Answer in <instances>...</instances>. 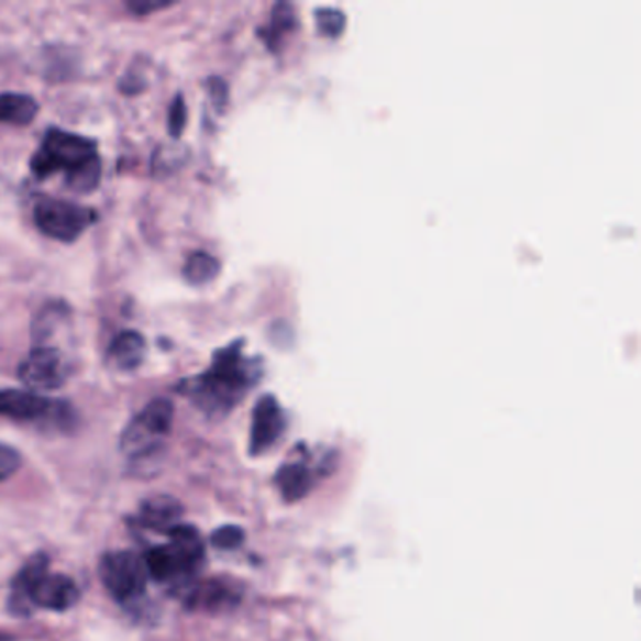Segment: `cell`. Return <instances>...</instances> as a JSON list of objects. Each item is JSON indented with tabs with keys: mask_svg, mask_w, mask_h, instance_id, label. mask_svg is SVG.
Wrapping results in <instances>:
<instances>
[{
	"mask_svg": "<svg viewBox=\"0 0 641 641\" xmlns=\"http://www.w3.org/2000/svg\"><path fill=\"white\" fill-rule=\"evenodd\" d=\"M206 561V545L192 524L179 523L168 532V544L151 548L143 555L151 579L169 585L175 593L192 583Z\"/></svg>",
	"mask_w": 641,
	"mask_h": 641,
	"instance_id": "obj_3",
	"label": "cell"
},
{
	"mask_svg": "<svg viewBox=\"0 0 641 641\" xmlns=\"http://www.w3.org/2000/svg\"><path fill=\"white\" fill-rule=\"evenodd\" d=\"M0 641H7L4 640V636L0 634Z\"/></svg>",
	"mask_w": 641,
	"mask_h": 641,
	"instance_id": "obj_25",
	"label": "cell"
},
{
	"mask_svg": "<svg viewBox=\"0 0 641 641\" xmlns=\"http://www.w3.org/2000/svg\"><path fill=\"white\" fill-rule=\"evenodd\" d=\"M221 272V262L209 253L198 251L188 256L187 264L183 267V275L190 285H206L213 280Z\"/></svg>",
	"mask_w": 641,
	"mask_h": 641,
	"instance_id": "obj_17",
	"label": "cell"
},
{
	"mask_svg": "<svg viewBox=\"0 0 641 641\" xmlns=\"http://www.w3.org/2000/svg\"><path fill=\"white\" fill-rule=\"evenodd\" d=\"M259 375V360L246 357L243 341H235L217 350L208 371L185 378L177 391L208 416H226L258 383Z\"/></svg>",
	"mask_w": 641,
	"mask_h": 641,
	"instance_id": "obj_1",
	"label": "cell"
},
{
	"mask_svg": "<svg viewBox=\"0 0 641 641\" xmlns=\"http://www.w3.org/2000/svg\"><path fill=\"white\" fill-rule=\"evenodd\" d=\"M78 585L70 577L49 572V557L36 553L21 568L12 583L10 604L15 614H29L31 608H46L65 611L78 603Z\"/></svg>",
	"mask_w": 641,
	"mask_h": 641,
	"instance_id": "obj_4",
	"label": "cell"
},
{
	"mask_svg": "<svg viewBox=\"0 0 641 641\" xmlns=\"http://www.w3.org/2000/svg\"><path fill=\"white\" fill-rule=\"evenodd\" d=\"M166 7H168V2H143V0H134V2L126 4L130 12L137 13V15H147V13L163 10Z\"/></svg>",
	"mask_w": 641,
	"mask_h": 641,
	"instance_id": "obj_23",
	"label": "cell"
},
{
	"mask_svg": "<svg viewBox=\"0 0 641 641\" xmlns=\"http://www.w3.org/2000/svg\"><path fill=\"white\" fill-rule=\"evenodd\" d=\"M21 466V455L8 444H0V482L10 478L18 473Z\"/></svg>",
	"mask_w": 641,
	"mask_h": 641,
	"instance_id": "obj_22",
	"label": "cell"
},
{
	"mask_svg": "<svg viewBox=\"0 0 641 641\" xmlns=\"http://www.w3.org/2000/svg\"><path fill=\"white\" fill-rule=\"evenodd\" d=\"M20 380L26 388L36 391H52L65 384L66 373L63 356L52 346H36L21 362Z\"/></svg>",
	"mask_w": 641,
	"mask_h": 641,
	"instance_id": "obj_9",
	"label": "cell"
},
{
	"mask_svg": "<svg viewBox=\"0 0 641 641\" xmlns=\"http://www.w3.org/2000/svg\"><path fill=\"white\" fill-rule=\"evenodd\" d=\"M40 106L33 97L21 92L0 95V123L12 126H26L38 115Z\"/></svg>",
	"mask_w": 641,
	"mask_h": 641,
	"instance_id": "obj_14",
	"label": "cell"
},
{
	"mask_svg": "<svg viewBox=\"0 0 641 641\" xmlns=\"http://www.w3.org/2000/svg\"><path fill=\"white\" fill-rule=\"evenodd\" d=\"M209 91H211V97L214 98V104L217 108H222L228 98L226 84L219 78L209 79Z\"/></svg>",
	"mask_w": 641,
	"mask_h": 641,
	"instance_id": "obj_24",
	"label": "cell"
},
{
	"mask_svg": "<svg viewBox=\"0 0 641 641\" xmlns=\"http://www.w3.org/2000/svg\"><path fill=\"white\" fill-rule=\"evenodd\" d=\"M183 508L174 497L156 495L143 500L137 512V524L147 531L164 532L168 534L172 529L181 523Z\"/></svg>",
	"mask_w": 641,
	"mask_h": 641,
	"instance_id": "obj_12",
	"label": "cell"
},
{
	"mask_svg": "<svg viewBox=\"0 0 641 641\" xmlns=\"http://www.w3.org/2000/svg\"><path fill=\"white\" fill-rule=\"evenodd\" d=\"M97 221L95 209L84 208L66 200H40L34 208V222L40 232L52 240L71 243Z\"/></svg>",
	"mask_w": 641,
	"mask_h": 641,
	"instance_id": "obj_7",
	"label": "cell"
},
{
	"mask_svg": "<svg viewBox=\"0 0 641 641\" xmlns=\"http://www.w3.org/2000/svg\"><path fill=\"white\" fill-rule=\"evenodd\" d=\"M286 418L279 402L273 396H264L256 402L251 428V454H264L279 441L285 431Z\"/></svg>",
	"mask_w": 641,
	"mask_h": 641,
	"instance_id": "obj_11",
	"label": "cell"
},
{
	"mask_svg": "<svg viewBox=\"0 0 641 641\" xmlns=\"http://www.w3.org/2000/svg\"><path fill=\"white\" fill-rule=\"evenodd\" d=\"M174 421V402L158 397L130 421L121 436V450L129 457H143L155 452L168 436Z\"/></svg>",
	"mask_w": 641,
	"mask_h": 641,
	"instance_id": "obj_6",
	"label": "cell"
},
{
	"mask_svg": "<svg viewBox=\"0 0 641 641\" xmlns=\"http://www.w3.org/2000/svg\"><path fill=\"white\" fill-rule=\"evenodd\" d=\"M100 579L117 603L124 606L136 604L143 598L150 582L142 555L134 551H110L100 561Z\"/></svg>",
	"mask_w": 641,
	"mask_h": 641,
	"instance_id": "obj_5",
	"label": "cell"
},
{
	"mask_svg": "<svg viewBox=\"0 0 641 641\" xmlns=\"http://www.w3.org/2000/svg\"><path fill=\"white\" fill-rule=\"evenodd\" d=\"M147 354V343L137 331H123L111 341L108 362L119 371H134Z\"/></svg>",
	"mask_w": 641,
	"mask_h": 641,
	"instance_id": "obj_13",
	"label": "cell"
},
{
	"mask_svg": "<svg viewBox=\"0 0 641 641\" xmlns=\"http://www.w3.org/2000/svg\"><path fill=\"white\" fill-rule=\"evenodd\" d=\"M245 540V532L240 527L235 524H226V527H221L211 534V544L217 548V550L232 551L237 550Z\"/></svg>",
	"mask_w": 641,
	"mask_h": 641,
	"instance_id": "obj_18",
	"label": "cell"
},
{
	"mask_svg": "<svg viewBox=\"0 0 641 641\" xmlns=\"http://www.w3.org/2000/svg\"><path fill=\"white\" fill-rule=\"evenodd\" d=\"M68 317V309L65 303H46L44 309L34 317L33 322V339L38 343V346H44L47 339L55 335V330L63 324V320Z\"/></svg>",
	"mask_w": 641,
	"mask_h": 641,
	"instance_id": "obj_16",
	"label": "cell"
},
{
	"mask_svg": "<svg viewBox=\"0 0 641 641\" xmlns=\"http://www.w3.org/2000/svg\"><path fill=\"white\" fill-rule=\"evenodd\" d=\"M317 21L320 31L330 36H335V34L343 31L344 23H346V18H344L343 10H338V8L322 7L317 10Z\"/></svg>",
	"mask_w": 641,
	"mask_h": 641,
	"instance_id": "obj_19",
	"label": "cell"
},
{
	"mask_svg": "<svg viewBox=\"0 0 641 641\" xmlns=\"http://www.w3.org/2000/svg\"><path fill=\"white\" fill-rule=\"evenodd\" d=\"M275 484L279 487L280 495L288 502L303 499L311 489V471L301 463H288L280 466L275 476Z\"/></svg>",
	"mask_w": 641,
	"mask_h": 641,
	"instance_id": "obj_15",
	"label": "cell"
},
{
	"mask_svg": "<svg viewBox=\"0 0 641 641\" xmlns=\"http://www.w3.org/2000/svg\"><path fill=\"white\" fill-rule=\"evenodd\" d=\"M31 169L36 177H52L65 172L68 188L85 195L100 185L102 161L97 153V143L89 137L49 129L31 161Z\"/></svg>",
	"mask_w": 641,
	"mask_h": 641,
	"instance_id": "obj_2",
	"label": "cell"
},
{
	"mask_svg": "<svg viewBox=\"0 0 641 641\" xmlns=\"http://www.w3.org/2000/svg\"><path fill=\"white\" fill-rule=\"evenodd\" d=\"M168 121L169 134L174 137L181 136L183 130L187 126V104H185V97L181 92L174 98V102L169 106Z\"/></svg>",
	"mask_w": 641,
	"mask_h": 641,
	"instance_id": "obj_21",
	"label": "cell"
},
{
	"mask_svg": "<svg viewBox=\"0 0 641 641\" xmlns=\"http://www.w3.org/2000/svg\"><path fill=\"white\" fill-rule=\"evenodd\" d=\"M291 25H294V8L288 2H277L273 8L272 31H267L266 34L269 44L275 42V34L283 33Z\"/></svg>",
	"mask_w": 641,
	"mask_h": 641,
	"instance_id": "obj_20",
	"label": "cell"
},
{
	"mask_svg": "<svg viewBox=\"0 0 641 641\" xmlns=\"http://www.w3.org/2000/svg\"><path fill=\"white\" fill-rule=\"evenodd\" d=\"M0 416L15 421H44L60 429L71 421V410L66 402L10 388H0Z\"/></svg>",
	"mask_w": 641,
	"mask_h": 641,
	"instance_id": "obj_8",
	"label": "cell"
},
{
	"mask_svg": "<svg viewBox=\"0 0 641 641\" xmlns=\"http://www.w3.org/2000/svg\"><path fill=\"white\" fill-rule=\"evenodd\" d=\"M183 604L187 609L198 611H222L240 603V590L226 579H208V582L190 583L179 590Z\"/></svg>",
	"mask_w": 641,
	"mask_h": 641,
	"instance_id": "obj_10",
	"label": "cell"
}]
</instances>
